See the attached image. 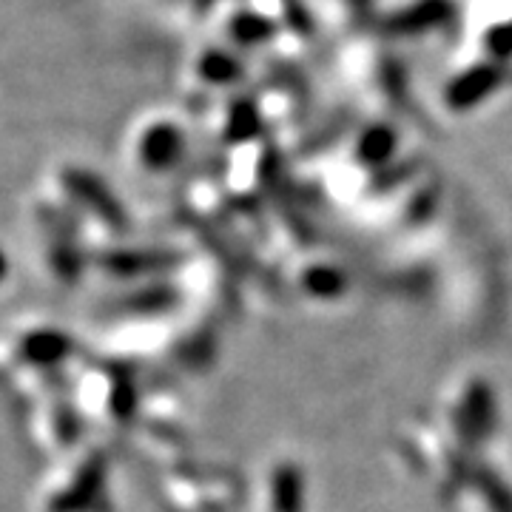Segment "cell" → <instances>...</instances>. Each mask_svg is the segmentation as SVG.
Masks as SVG:
<instances>
[{
  "mask_svg": "<svg viewBox=\"0 0 512 512\" xmlns=\"http://www.w3.org/2000/svg\"><path fill=\"white\" fill-rule=\"evenodd\" d=\"M493 399H490V390L484 384H476V390L470 393V399L464 404V430L467 436H484L487 424L493 419Z\"/></svg>",
  "mask_w": 512,
  "mask_h": 512,
  "instance_id": "obj_1",
  "label": "cell"
},
{
  "mask_svg": "<svg viewBox=\"0 0 512 512\" xmlns=\"http://www.w3.org/2000/svg\"><path fill=\"white\" fill-rule=\"evenodd\" d=\"M276 512H302V478L299 470L285 467L274 478Z\"/></svg>",
  "mask_w": 512,
  "mask_h": 512,
  "instance_id": "obj_2",
  "label": "cell"
}]
</instances>
